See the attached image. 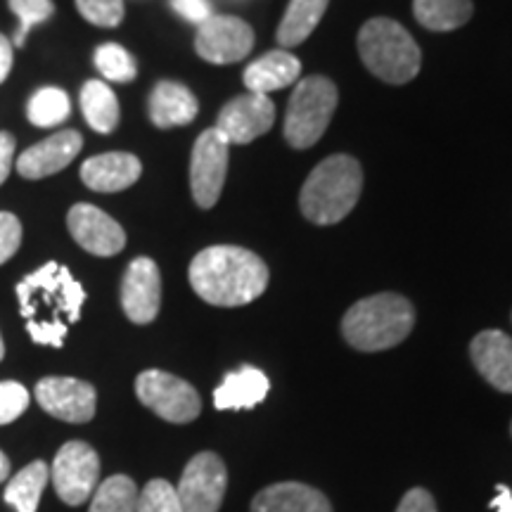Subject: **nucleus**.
<instances>
[{"mask_svg":"<svg viewBox=\"0 0 512 512\" xmlns=\"http://www.w3.org/2000/svg\"><path fill=\"white\" fill-rule=\"evenodd\" d=\"M17 302L31 339L41 347L60 349L69 325L81 318L86 290L67 266L48 261L17 283Z\"/></svg>","mask_w":512,"mask_h":512,"instance_id":"f257e3e1","label":"nucleus"},{"mask_svg":"<svg viewBox=\"0 0 512 512\" xmlns=\"http://www.w3.org/2000/svg\"><path fill=\"white\" fill-rule=\"evenodd\" d=\"M197 297L211 306H245L268 287V266L261 256L235 245H214L192 259L188 271Z\"/></svg>","mask_w":512,"mask_h":512,"instance_id":"f03ea898","label":"nucleus"},{"mask_svg":"<svg viewBox=\"0 0 512 512\" xmlns=\"http://www.w3.org/2000/svg\"><path fill=\"white\" fill-rule=\"evenodd\" d=\"M363 190V169L354 157L332 155L306 178L299 207L316 226H332L354 211Z\"/></svg>","mask_w":512,"mask_h":512,"instance_id":"7ed1b4c3","label":"nucleus"},{"mask_svg":"<svg viewBox=\"0 0 512 512\" xmlns=\"http://www.w3.org/2000/svg\"><path fill=\"white\" fill-rule=\"evenodd\" d=\"M415 309L394 292L375 294L356 302L342 318V335L358 351H384L411 335Z\"/></svg>","mask_w":512,"mask_h":512,"instance_id":"20e7f679","label":"nucleus"},{"mask_svg":"<svg viewBox=\"0 0 512 512\" xmlns=\"http://www.w3.org/2000/svg\"><path fill=\"white\" fill-rule=\"evenodd\" d=\"M358 55L377 79L392 86L413 81L422 62L415 38L387 17H375L363 24L358 31Z\"/></svg>","mask_w":512,"mask_h":512,"instance_id":"39448f33","label":"nucleus"},{"mask_svg":"<svg viewBox=\"0 0 512 512\" xmlns=\"http://www.w3.org/2000/svg\"><path fill=\"white\" fill-rule=\"evenodd\" d=\"M337 86L325 76H306L294 88L285 114V140L297 150L316 145L337 110Z\"/></svg>","mask_w":512,"mask_h":512,"instance_id":"423d86ee","label":"nucleus"},{"mask_svg":"<svg viewBox=\"0 0 512 512\" xmlns=\"http://www.w3.org/2000/svg\"><path fill=\"white\" fill-rule=\"evenodd\" d=\"M136 394L143 406L157 413L159 418L174 425L197 420L202 413V399L197 389L181 377L164 370H145L136 380Z\"/></svg>","mask_w":512,"mask_h":512,"instance_id":"0eeeda50","label":"nucleus"},{"mask_svg":"<svg viewBox=\"0 0 512 512\" xmlns=\"http://www.w3.org/2000/svg\"><path fill=\"white\" fill-rule=\"evenodd\" d=\"M57 496L67 505H83L95 494L100 479V458L86 441H67L50 467Z\"/></svg>","mask_w":512,"mask_h":512,"instance_id":"6e6552de","label":"nucleus"},{"mask_svg":"<svg viewBox=\"0 0 512 512\" xmlns=\"http://www.w3.org/2000/svg\"><path fill=\"white\" fill-rule=\"evenodd\" d=\"M230 143L219 128H207L195 140L190 157V190L197 207L211 209L219 202L228 174Z\"/></svg>","mask_w":512,"mask_h":512,"instance_id":"1a4fd4ad","label":"nucleus"},{"mask_svg":"<svg viewBox=\"0 0 512 512\" xmlns=\"http://www.w3.org/2000/svg\"><path fill=\"white\" fill-rule=\"evenodd\" d=\"M226 486V463L216 453L204 451L185 465L176 491L183 512H219L223 498H226Z\"/></svg>","mask_w":512,"mask_h":512,"instance_id":"9d476101","label":"nucleus"},{"mask_svg":"<svg viewBox=\"0 0 512 512\" xmlns=\"http://www.w3.org/2000/svg\"><path fill=\"white\" fill-rule=\"evenodd\" d=\"M254 48V31L245 19L233 15H211L200 24L195 50L211 64H233L245 60Z\"/></svg>","mask_w":512,"mask_h":512,"instance_id":"9b49d317","label":"nucleus"},{"mask_svg":"<svg viewBox=\"0 0 512 512\" xmlns=\"http://www.w3.org/2000/svg\"><path fill=\"white\" fill-rule=\"evenodd\" d=\"M36 399L48 415L74 422V425L93 420L95 406H98L93 384L76 380V377H43L36 384Z\"/></svg>","mask_w":512,"mask_h":512,"instance_id":"f8f14e48","label":"nucleus"},{"mask_svg":"<svg viewBox=\"0 0 512 512\" xmlns=\"http://www.w3.org/2000/svg\"><path fill=\"white\" fill-rule=\"evenodd\" d=\"M273 124L275 105L271 98L261 93H245L223 105L214 128H219L230 145H247L271 131Z\"/></svg>","mask_w":512,"mask_h":512,"instance_id":"ddd939ff","label":"nucleus"},{"mask_svg":"<svg viewBox=\"0 0 512 512\" xmlns=\"http://www.w3.org/2000/svg\"><path fill=\"white\" fill-rule=\"evenodd\" d=\"M121 306L126 318L147 325L157 318L162 306V275L150 256H138L128 264L121 280Z\"/></svg>","mask_w":512,"mask_h":512,"instance_id":"4468645a","label":"nucleus"},{"mask_svg":"<svg viewBox=\"0 0 512 512\" xmlns=\"http://www.w3.org/2000/svg\"><path fill=\"white\" fill-rule=\"evenodd\" d=\"M67 226L88 254L114 256L126 247L124 228L93 204H74L67 214Z\"/></svg>","mask_w":512,"mask_h":512,"instance_id":"2eb2a0df","label":"nucleus"},{"mask_svg":"<svg viewBox=\"0 0 512 512\" xmlns=\"http://www.w3.org/2000/svg\"><path fill=\"white\" fill-rule=\"evenodd\" d=\"M81 147L83 138L79 131L67 128V131L55 133V136L31 145L29 150H24L22 155H19V176L27 178V181H41V178L53 176L57 171H64L74 162L76 155H79Z\"/></svg>","mask_w":512,"mask_h":512,"instance_id":"dca6fc26","label":"nucleus"},{"mask_svg":"<svg viewBox=\"0 0 512 512\" xmlns=\"http://www.w3.org/2000/svg\"><path fill=\"white\" fill-rule=\"evenodd\" d=\"M470 358L491 387L512 394V337L501 330H484L472 339Z\"/></svg>","mask_w":512,"mask_h":512,"instance_id":"f3484780","label":"nucleus"},{"mask_svg":"<svg viewBox=\"0 0 512 512\" xmlns=\"http://www.w3.org/2000/svg\"><path fill=\"white\" fill-rule=\"evenodd\" d=\"M143 164L128 152H105L86 159L81 166V181L95 192H121L138 183Z\"/></svg>","mask_w":512,"mask_h":512,"instance_id":"a211bd4d","label":"nucleus"},{"mask_svg":"<svg viewBox=\"0 0 512 512\" xmlns=\"http://www.w3.org/2000/svg\"><path fill=\"white\" fill-rule=\"evenodd\" d=\"M271 392V382L264 370L254 366H242L223 377L214 392V406L219 411H247L259 406Z\"/></svg>","mask_w":512,"mask_h":512,"instance_id":"6ab92c4d","label":"nucleus"},{"mask_svg":"<svg viewBox=\"0 0 512 512\" xmlns=\"http://www.w3.org/2000/svg\"><path fill=\"white\" fill-rule=\"evenodd\" d=\"M252 512H332V505L309 484L280 482L254 496Z\"/></svg>","mask_w":512,"mask_h":512,"instance_id":"aec40b11","label":"nucleus"},{"mask_svg":"<svg viewBox=\"0 0 512 512\" xmlns=\"http://www.w3.org/2000/svg\"><path fill=\"white\" fill-rule=\"evenodd\" d=\"M197 112H200L197 98L183 83L159 81L152 88L150 102H147V114H150V121L157 128L185 126L190 121H195Z\"/></svg>","mask_w":512,"mask_h":512,"instance_id":"412c9836","label":"nucleus"},{"mask_svg":"<svg viewBox=\"0 0 512 512\" xmlns=\"http://www.w3.org/2000/svg\"><path fill=\"white\" fill-rule=\"evenodd\" d=\"M302 74V62L287 50H271L245 69V86L249 93L268 95L292 86Z\"/></svg>","mask_w":512,"mask_h":512,"instance_id":"4be33fe9","label":"nucleus"},{"mask_svg":"<svg viewBox=\"0 0 512 512\" xmlns=\"http://www.w3.org/2000/svg\"><path fill=\"white\" fill-rule=\"evenodd\" d=\"M330 0H290L283 22L278 27V43L283 48H297L316 31L328 10Z\"/></svg>","mask_w":512,"mask_h":512,"instance_id":"5701e85b","label":"nucleus"},{"mask_svg":"<svg viewBox=\"0 0 512 512\" xmlns=\"http://www.w3.org/2000/svg\"><path fill=\"white\" fill-rule=\"evenodd\" d=\"M81 112L98 133H112L119 124V100L107 83L86 81L81 88Z\"/></svg>","mask_w":512,"mask_h":512,"instance_id":"b1692460","label":"nucleus"},{"mask_svg":"<svg viewBox=\"0 0 512 512\" xmlns=\"http://www.w3.org/2000/svg\"><path fill=\"white\" fill-rule=\"evenodd\" d=\"M48 479L50 467L43 460H34L24 470H19L5 486V503L12 505L17 512H36Z\"/></svg>","mask_w":512,"mask_h":512,"instance_id":"393cba45","label":"nucleus"},{"mask_svg":"<svg viewBox=\"0 0 512 512\" xmlns=\"http://www.w3.org/2000/svg\"><path fill=\"white\" fill-rule=\"evenodd\" d=\"M472 0H413V15L430 31H453L470 22Z\"/></svg>","mask_w":512,"mask_h":512,"instance_id":"a878e982","label":"nucleus"},{"mask_svg":"<svg viewBox=\"0 0 512 512\" xmlns=\"http://www.w3.org/2000/svg\"><path fill=\"white\" fill-rule=\"evenodd\" d=\"M138 486L131 477L114 475L107 477L93 494L88 512H136Z\"/></svg>","mask_w":512,"mask_h":512,"instance_id":"bb28decb","label":"nucleus"},{"mask_svg":"<svg viewBox=\"0 0 512 512\" xmlns=\"http://www.w3.org/2000/svg\"><path fill=\"white\" fill-rule=\"evenodd\" d=\"M72 114V102H69V95L62 91V88H41L31 95L29 105H27V117L34 126L38 128H48V126H57L62 121L69 119Z\"/></svg>","mask_w":512,"mask_h":512,"instance_id":"cd10ccee","label":"nucleus"},{"mask_svg":"<svg viewBox=\"0 0 512 512\" xmlns=\"http://www.w3.org/2000/svg\"><path fill=\"white\" fill-rule=\"evenodd\" d=\"M93 60L95 67L100 69V74L105 76L107 81L131 83L138 74L136 60H133V57L128 55V50L121 48L119 43H102V46L95 50Z\"/></svg>","mask_w":512,"mask_h":512,"instance_id":"c85d7f7f","label":"nucleus"},{"mask_svg":"<svg viewBox=\"0 0 512 512\" xmlns=\"http://www.w3.org/2000/svg\"><path fill=\"white\" fill-rule=\"evenodd\" d=\"M8 5L19 19L15 41H12L17 48H22L24 43H27L29 31L34 29L36 24H43L46 19L53 17L55 12L53 0H8Z\"/></svg>","mask_w":512,"mask_h":512,"instance_id":"c756f323","label":"nucleus"},{"mask_svg":"<svg viewBox=\"0 0 512 512\" xmlns=\"http://www.w3.org/2000/svg\"><path fill=\"white\" fill-rule=\"evenodd\" d=\"M136 512H183L176 486H171L166 479L147 482L145 489L138 491Z\"/></svg>","mask_w":512,"mask_h":512,"instance_id":"7c9ffc66","label":"nucleus"},{"mask_svg":"<svg viewBox=\"0 0 512 512\" xmlns=\"http://www.w3.org/2000/svg\"><path fill=\"white\" fill-rule=\"evenodd\" d=\"M81 17L102 29H114L124 22V0H76Z\"/></svg>","mask_w":512,"mask_h":512,"instance_id":"2f4dec72","label":"nucleus"},{"mask_svg":"<svg viewBox=\"0 0 512 512\" xmlns=\"http://www.w3.org/2000/svg\"><path fill=\"white\" fill-rule=\"evenodd\" d=\"M31 396L19 382H0V425H10L29 408Z\"/></svg>","mask_w":512,"mask_h":512,"instance_id":"473e14b6","label":"nucleus"},{"mask_svg":"<svg viewBox=\"0 0 512 512\" xmlns=\"http://www.w3.org/2000/svg\"><path fill=\"white\" fill-rule=\"evenodd\" d=\"M22 245V223L10 211H0V266L8 264Z\"/></svg>","mask_w":512,"mask_h":512,"instance_id":"72a5a7b5","label":"nucleus"},{"mask_svg":"<svg viewBox=\"0 0 512 512\" xmlns=\"http://www.w3.org/2000/svg\"><path fill=\"white\" fill-rule=\"evenodd\" d=\"M171 8H174L183 19L197 24V27L214 15V12H211L209 0H171Z\"/></svg>","mask_w":512,"mask_h":512,"instance_id":"f704fd0d","label":"nucleus"},{"mask_svg":"<svg viewBox=\"0 0 512 512\" xmlns=\"http://www.w3.org/2000/svg\"><path fill=\"white\" fill-rule=\"evenodd\" d=\"M396 512H437V503H434L430 491L411 489L406 496L401 498Z\"/></svg>","mask_w":512,"mask_h":512,"instance_id":"c9c22d12","label":"nucleus"},{"mask_svg":"<svg viewBox=\"0 0 512 512\" xmlns=\"http://www.w3.org/2000/svg\"><path fill=\"white\" fill-rule=\"evenodd\" d=\"M15 138L0 131V185L8 181L12 166H15Z\"/></svg>","mask_w":512,"mask_h":512,"instance_id":"e433bc0d","label":"nucleus"},{"mask_svg":"<svg viewBox=\"0 0 512 512\" xmlns=\"http://www.w3.org/2000/svg\"><path fill=\"white\" fill-rule=\"evenodd\" d=\"M12 69V43L0 34V83L8 79Z\"/></svg>","mask_w":512,"mask_h":512,"instance_id":"4c0bfd02","label":"nucleus"},{"mask_svg":"<svg viewBox=\"0 0 512 512\" xmlns=\"http://www.w3.org/2000/svg\"><path fill=\"white\" fill-rule=\"evenodd\" d=\"M498 494L494 501H491V508H494L496 512H512V491L508 489V486H498Z\"/></svg>","mask_w":512,"mask_h":512,"instance_id":"58836bf2","label":"nucleus"},{"mask_svg":"<svg viewBox=\"0 0 512 512\" xmlns=\"http://www.w3.org/2000/svg\"><path fill=\"white\" fill-rule=\"evenodd\" d=\"M10 470H12V467H10V460H8V456H5V453L0 451V484H3L5 479L10 477Z\"/></svg>","mask_w":512,"mask_h":512,"instance_id":"ea45409f","label":"nucleus"},{"mask_svg":"<svg viewBox=\"0 0 512 512\" xmlns=\"http://www.w3.org/2000/svg\"><path fill=\"white\" fill-rule=\"evenodd\" d=\"M5 358V344H3V335H0V361Z\"/></svg>","mask_w":512,"mask_h":512,"instance_id":"a19ab883","label":"nucleus"},{"mask_svg":"<svg viewBox=\"0 0 512 512\" xmlns=\"http://www.w3.org/2000/svg\"><path fill=\"white\" fill-rule=\"evenodd\" d=\"M510 434H512V425H510Z\"/></svg>","mask_w":512,"mask_h":512,"instance_id":"79ce46f5","label":"nucleus"}]
</instances>
